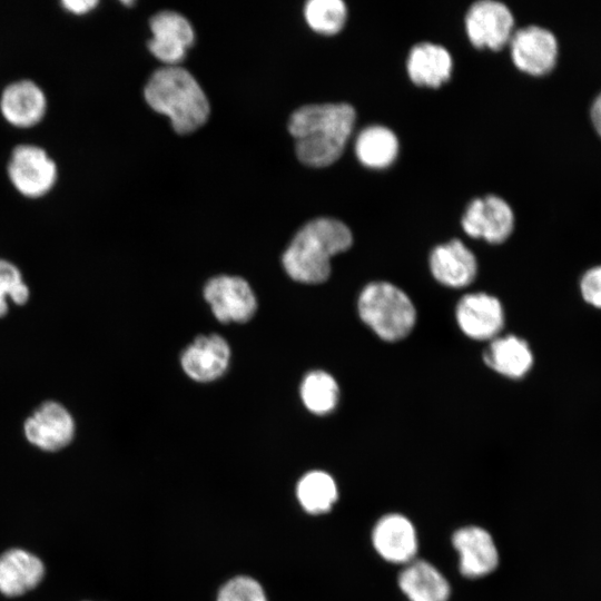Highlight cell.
Masks as SVG:
<instances>
[{
    "label": "cell",
    "instance_id": "cell-28",
    "mask_svg": "<svg viewBox=\"0 0 601 601\" xmlns=\"http://www.w3.org/2000/svg\"><path fill=\"white\" fill-rule=\"evenodd\" d=\"M580 292L585 303L601 308V266L592 267L583 274Z\"/></svg>",
    "mask_w": 601,
    "mask_h": 601
},
{
    "label": "cell",
    "instance_id": "cell-14",
    "mask_svg": "<svg viewBox=\"0 0 601 601\" xmlns=\"http://www.w3.org/2000/svg\"><path fill=\"white\" fill-rule=\"evenodd\" d=\"M152 39L148 41L150 52L168 66L180 62L193 45L195 33L188 20L175 11H161L151 17Z\"/></svg>",
    "mask_w": 601,
    "mask_h": 601
},
{
    "label": "cell",
    "instance_id": "cell-29",
    "mask_svg": "<svg viewBox=\"0 0 601 601\" xmlns=\"http://www.w3.org/2000/svg\"><path fill=\"white\" fill-rule=\"evenodd\" d=\"M59 9L69 17H85L98 6L97 0H62L58 2Z\"/></svg>",
    "mask_w": 601,
    "mask_h": 601
},
{
    "label": "cell",
    "instance_id": "cell-5",
    "mask_svg": "<svg viewBox=\"0 0 601 601\" xmlns=\"http://www.w3.org/2000/svg\"><path fill=\"white\" fill-rule=\"evenodd\" d=\"M4 174L14 193L32 201L52 194L60 179L56 158L43 145L35 141H20L11 147Z\"/></svg>",
    "mask_w": 601,
    "mask_h": 601
},
{
    "label": "cell",
    "instance_id": "cell-15",
    "mask_svg": "<svg viewBox=\"0 0 601 601\" xmlns=\"http://www.w3.org/2000/svg\"><path fill=\"white\" fill-rule=\"evenodd\" d=\"M456 319L469 337L494 339L503 327V308L500 300L491 295L469 294L457 304Z\"/></svg>",
    "mask_w": 601,
    "mask_h": 601
},
{
    "label": "cell",
    "instance_id": "cell-25",
    "mask_svg": "<svg viewBox=\"0 0 601 601\" xmlns=\"http://www.w3.org/2000/svg\"><path fill=\"white\" fill-rule=\"evenodd\" d=\"M308 26L323 35H335L345 24L347 9L341 0H311L305 4Z\"/></svg>",
    "mask_w": 601,
    "mask_h": 601
},
{
    "label": "cell",
    "instance_id": "cell-22",
    "mask_svg": "<svg viewBox=\"0 0 601 601\" xmlns=\"http://www.w3.org/2000/svg\"><path fill=\"white\" fill-rule=\"evenodd\" d=\"M358 160L370 168L388 167L398 152V140L394 132L383 126L363 129L355 142Z\"/></svg>",
    "mask_w": 601,
    "mask_h": 601
},
{
    "label": "cell",
    "instance_id": "cell-12",
    "mask_svg": "<svg viewBox=\"0 0 601 601\" xmlns=\"http://www.w3.org/2000/svg\"><path fill=\"white\" fill-rule=\"evenodd\" d=\"M513 226L511 207L494 195L473 199L462 218V227L469 236L494 244L504 242L511 235Z\"/></svg>",
    "mask_w": 601,
    "mask_h": 601
},
{
    "label": "cell",
    "instance_id": "cell-9",
    "mask_svg": "<svg viewBox=\"0 0 601 601\" xmlns=\"http://www.w3.org/2000/svg\"><path fill=\"white\" fill-rule=\"evenodd\" d=\"M75 431L71 413L57 401L40 404L23 424L28 442L47 452L59 451L69 445Z\"/></svg>",
    "mask_w": 601,
    "mask_h": 601
},
{
    "label": "cell",
    "instance_id": "cell-17",
    "mask_svg": "<svg viewBox=\"0 0 601 601\" xmlns=\"http://www.w3.org/2000/svg\"><path fill=\"white\" fill-rule=\"evenodd\" d=\"M397 585L408 601H449L451 584L433 563L414 559L402 566Z\"/></svg>",
    "mask_w": 601,
    "mask_h": 601
},
{
    "label": "cell",
    "instance_id": "cell-21",
    "mask_svg": "<svg viewBox=\"0 0 601 601\" xmlns=\"http://www.w3.org/2000/svg\"><path fill=\"white\" fill-rule=\"evenodd\" d=\"M484 362L504 376L520 378L532 367L533 354L524 339L508 335L492 339L484 352Z\"/></svg>",
    "mask_w": 601,
    "mask_h": 601
},
{
    "label": "cell",
    "instance_id": "cell-3",
    "mask_svg": "<svg viewBox=\"0 0 601 601\" xmlns=\"http://www.w3.org/2000/svg\"><path fill=\"white\" fill-rule=\"evenodd\" d=\"M144 93L150 108L169 117L178 134L195 131L209 116V102L201 87L189 71L178 66L156 70Z\"/></svg>",
    "mask_w": 601,
    "mask_h": 601
},
{
    "label": "cell",
    "instance_id": "cell-26",
    "mask_svg": "<svg viewBox=\"0 0 601 601\" xmlns=\"http://www.w3.org/2000/svg\"><path fill=\"white\" fill-rule=\"evenodd\" d=\"M29 295L19 267L7 258H0V318L8 313V298L16 305H23Z\"/></svg>",
    "mask_w": 601,
    "mask_h": 601
},
{
    "label": "cell",
    "instance_id": "cell-27",
    "mask_svg": "<svg viewBox=\"0 0 601 601\" xmlns=\"http://www.w3.org/2000/svg\"><path fill=\"white\" fill-rule=\"evenodd\" d=\"M217 601H267L260 584L248 577L228 581L219 591Z\"/></svg>",
    "mask_w": 601,
    "mask_h": 601
},
{
    "label": "cell",
    "instance_id": "cell-1",
    "mask_svg": "<svg viewBox=\"0 0 601 601\" xmlns=\"http://www.w3.org/2000/svg\"><path fill=\"white\" fill-rule=\"evenodd\" d=\"M356 114L348 104L307 105L295 110L288 131L295 139L298 159L311 167H326L344 151Z\"/></svg>",
    "mask_w": 601,
    "mask_h": 601
},
{
    "label": "cell",
    "instance_id": "cell-2",
    "mask_svg": "<svg viewBox=\"0 0 601 601\" xmlns=\"http://www.w3.org/2000/svg\"><path fill=\"white\" fill-rule=\"evenodd\" d=\"M352 243L345 224L328 217L316 218L294 236L283 255L284 268L296 282L323 283L331 274V258L347 250Z\"/></svg>",
    "mask_w": 601,
    "mask_h": 601
},
{
    "label": "cell",
    "instance_id": "cell-30",
    "mask_svg": "<svg viewBox=\"0 0 601 601\" xmlns=\"http://www.w3.org/2000/svg\"><path fill=\"white\" fill-rule=\"evenodd\" d=\"M591 119L595 130L601 137V93L595 98L591 107Z\"/></svg>",
    "mask_w": 601,
    "mask_h": 601
},
{
    "label": "cell",
    "instance_id": "cell-20",
    "mask_svg": "<svg viewBox=\"0 0 601 601\" xmlns=\"http://www.w3.org/2000/svg\"><path fill=\"white\" fill-rule=\"evenodd\" d=\"M452 58L442 46L423 42L414 46L407 59V72L417 86L440 87L449 80Z\"/></svg>",
    "mask_w": 601,
    "mask_h": 601
},
{
    "label": "cell",
    "instance_id": "cell-19",
    "mask_svg": "<svg viewBox=\"0 0 601 601\" xmlns=\"http://www.w3.org/2000/svg\"><path fill=\"white\" fill-rule=\"evenodd\" d=\"M45 566L35 554L11 549L0 555V592L7 597L21 595L42 580Z\"/></svg>",
    "mask_w": 601,
    "mask_h": 601
},
{
    "label": "cell",
    "instance_id": "cell-6",
    "mask_svg": "<svg viewBox=\"0 0 601 601\" xmlns=\"http://www.w3.org/2000/svg\"><path fill=\"white\" fill-rule=\"evenodd\" d=\"M49 97L43 86L31 77H19L0 89V117L16 130L39 127L49 114Z\"/></svg>",
    "mask_w": 601,
    "mask_h": 601
},
{
    "label": "cell",
    "instance_id": "cell-13",
    "mask_svg": "<svg viewBox=\"0 0 601 601\" xmlns=\"http://www.w3.org/2000/svg\"><path fill=\"white\" fill-rule=\"evenodd\" d=\"M510 45L512 60L523 72L542 76L550 72L556 62V39L544 28H522L511 37Z\"/></svg>",
    "mask_w": 601,
    "mask_h": 601
},
{
    "label": "cell",
    "instance_id": "cell-7",
    "mask_svg": "<svg viewBox=\"0 0 601 601\" xmlns=\"http://www.w3.org/2000/svg\"><path fill=\"white\" fill-rule=\"evenodd\" d=\"M371 543L382 560L402 566L417 558L420 546L414 523L398 512L386 513L375 522Z\"/></svg>",
    "mask_w": 601,
    "mask_h": 601
},
{
    "label": "cell",
    "instance_id": "cell-8",
    "mask_svg": "<svg viewBox=\"0 0 601 601\" xmlns=\"http://www.w3.org/2000/svg\"><path fill=\"white\" fill-rule=\"evenodd\" d=\"M451 543L457 554L460 573L467 579H481L494 572L500 553L492 534L479 525L455 530Z\"/></svg>",
    "mask_w": 601,
    "mask_h": 601
},
{
    "label": "cell",
    "instance_id": "cell-24",
    "mask_svg": "<svg viewBox=\"0 0 601 601\" xmlns=\"http://www.w3.org/2000/svg\"><path fill=\"white\" fill-rule=\"evenodd\" d=\"M300 396L308 411L317 415H324L333 411L336 406L338 386L328 373L314 371L304 377L300 386Z\"/></svg>",
    "mask_w": 601,
    "mask_h": 601
},
{
    "label": "cell",
    "instance_id": "cell-23",
    "mask_svg": "<svg viewBox=\"0 0 601 601\" xmlns=\"http://www.w3.org/2000/svg\"><path fill=\"white\" fill-rule=\"evenodd\" d=\"M296 493L302 508L315 515L328 512L338 499L335 480L324 471L306 473L299 480Z\"/></svg>",
    "mask_w": 601,
    "mask_h": 601
},
{
    "label": "cell",
    "instance_id": "cell-16",
    "mask_svg": "<svg viewBox=\"0 0 601 601\" xmlns=\"http://www.w3.org/2000/svg\"><path fill=\"white\" fill-rule=\"evenodd\" d=\"M230 349L224 337L211 334L198 336L183 353L185 373L198 382H210L228 367Z\"/></svg>",
    "mask_w": 601,
    "mask_h": 601
},
{
    "label": "cell",
    "instance_id": "cell-4",
    "mask_svg": "<svg viewBox=\"0 0 601 601\" xmlns=\"http://www.w3.org/2000/svg\"><path fill=\"white\" fill-rule=\"evenodd\" d=\"M358 313L382 339L394 342L410 334L416 311L408 296L393 284L374 282L358 297Z\"/></svg>",
    "mask_w": 601,
    "mask_h": 601
},
{
    "label": "cell",
    "instance_id": "cell-10",
    "mask_svg": "<svg viewBox=\"0 0 601 601\" xmlns=\"http://www.w3.org/2000/svg\"><path fill=\"white\" fill-rule=\"evenodd\" d=\"M204 297L221 323H244L252 318L257 300L249 284L238 276H217L205 285Z\"/></svg>",
    "mask_w": 601,
    "mask_h": 601
},
{
    "label": "cell",
    "instance_id": "cell-18",
    "mask_svg": "<svg viewBox=\"0 0 601 601\" xmlns=\"http://www.w3.org/2000/svg\"><path fill=\"white\" fill-rule=\"evenodd\" d=\"M430 267L434 278L443 285L463 287L476 275V259L472 252L459 239L440 245L430 256Z\"/></svg>",
    "mask_w": 601,
    "mask_h": 601
},
{
    "label": "cell",
    "instance_id": "cell-11",
    "mask_svg": "<svg viewBox=\"0 0 601 601\" xmlns=\"http://www.w3.org/2000/svg\"><path fill=\"white\" fill-rule=\"evenodd\" d=\"M513 16L509 8L493 0L471 6L465 17L469 39L477 48L502 49L511 39Z\"/></svg>",
    "mask_w": 601,
    "mask_h": 601
}]
</instances>
